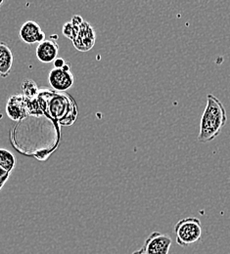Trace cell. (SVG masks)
<instances>
[{
  "label": "cell",
  "instance_id": "obj_9",
  "mask_svg": "<svg viewBox=\"0 0 230 254\" xmlns=\"http://www.w3.org/2000/svg\"><path fill=\"white\" fill-rule=\"evenodd\" d=\"M59 45L51 39H45L36 47V58L39 62L44 64L53 63L58 56Z\"/></svg>",
  "mask_w": 230,
  "mask_h": 254
},
{
  "label": "cell",
  "instance_id": "obj_6",
  "mask_svg": "<svg viewBox=\"0 0 230 254\" xmlns=\"http://www.w3.org/2000/svg\"><path fill=\"white\" fill-rule=\"evenodd\" d=\"M172 244L171 238L160 232H153L145 241L142 251L146 254H168Z\"/></svg>",
  "mask_w": 230,
  "mask_h": 254
},
{
  "label": "cell",
  "instance_id": "obj_5",
  "mask_svg": "<svg viewBox=\"0 0 230 254\" xmlns=\"http://www.w3.org/2000/svg\"><path fill=\"white\" fill-rule=\"evenodd\" d=\"M48 81L51 87L58 92H65L70 89L75 82L71 66L66 64L62 68H52L48 75Z\"/></svg>",
  "mask_w": 230,
  "mask_h": 254
},
{
  "label": "cell",
  "instance_id": "obj_1",
  "mask_svg": "<svg viewBox=\"0 0 230 254\" xmlns=\"http://www.w3.org/2000/svg\"><path fill=\"white\" fill-rule=\"evenodd\" d=\"M37 100L42 114L59 127H71L76 122L77 107L72 96L43 88L39 89Z\"/></svg>",
  "mask_w": 230,
  "mask_h": 254
},
{
  "label": "cell",
  "instance_id": "obj_13",
  "mask_svg": "<svg viewBox=\"0 0 230 254\" xmlns=\"http://www.w3.org/2000/svg\"><path fill=\"white\" fill-rule=\"evenodd\" d=\"M54 68H62L65 64H66V62H65V60L64 59H62V58H57L54 62Z\"/></svg>",
  "mask_w": 230,
  "mask_h": 254
},
{
  "label": "cell",
  "instance_id": "obj_10",
  "mask_svg": "<svg viewBox=\"0 0 230 254\" xmlns=\"http://www.w3.org/2000/svg\"><path fill=\"white\" fill-rule=\"evenodd\" d=\"M13 53L9 46L3 42L0 41V76L1 77H7L10 72L13 65Z\"/></svg>",
  "mask_w": 230,
  "mask_h": 254
},
{
  "label": "cell",
  "instance_id": "obj_11",
  "mask_svg": "<svg viewBox=\"0 0 230 254\" xmlns=\"http://www.w3.org/2000/svg\"><path fill=\"white\" fill-rule=\"evenodd\" d=\"M22 90H23V96L26 101L28 102L37 101L39 89L33 80L31 79L25 80L22 84Z\"/></svg>",
  "mask_w": 230,
  "mask_h": 254
},
{
  "label": "cell",
  "instance_id": "obj_15",
  "mask_svg": "<svg viewBox=\"0 0 230 254\" xmlns=\"http://www.w3.org/2000/svg\"><path fill=\"white\" fill-rule=\"evenodd\" d=\"M4 185H5V183H1V184H0V190L2 189V187H3Z\"/></svg>",
  "mask_w": 230,
  "mask_h": 254
},
{
  "label": "cell",
  "instance_id": "obj_2",
  "mask_svg": "<svg viewBox=\"0 0 230 254\" xmlns=\"http://www.w3.org/2000/svg\"><path fill=\"white\" fill-rule=\"evenodd\" d=\"M228 121L224 104L214 95L207 96V106L201 118L198 141L208 143L217 138Z\"/></svg>",
  "mask_w": 230,
  "mask_h": 254
},
{
  "label": "cell",
  "instance_id": "obj_17",
  "mask_svg": "<svg viewBox=\"0 0 230 254\" xmlns=\"http://www.w3.org/2000/svg\"><path fill=\"white\" fill-rule=\"evenodd\" d=\"M1 183H6V182H0V184H1Z\"/></svg>",
  "mask_w": 230,
  "mask_h": 254
},
{
  "label": "cell",
  "instance_id": "obj_4",
  "mask_svg": "<svg viewBox=\"0 0 230 254\" xmlns=\"http://www.w3.org/2000/svg\"><path fill=\"white\" fill-rule=\"evenodd\" d=\"M175 242L178 246L186 248L202 238V224L197 217H187L179 220L174 226Z\"/></svg>",
  "mask_w": 230,
  "mask_h": 254
},
{
  "label": "cell",
  "instance_id": "obj_12",
  "mask_svg": "<svg viewBox=\"0 0 230 254\" xmlns=\"http://www.w3.org/2000/svg\"><path fill=\"white\" fill-rule=\"evenodd\" d=\"M16 165L14 155L5 149H0V167L5 171L11 173Z\"/></svg>",
  "mask_w": 230,
  "mask_h": 254
},
{
  "label": "cell",
  "instance_id": "obj_16",
  "mask_svg": "<svg viewBox=\"0 0 230 254\" xmlns=\"http://www.w3.org/2000/svg\"><path fill=\"white\" fill-rule=\"evenodd\" d=\"M3 4V1L2 0H0V5H2Z\"/></svg>",
  "mask_w": 230,
  "mask_h": 254
},
{
  "label": "cell",
  "instance_id": "obj_3",
  "mask_svg": "<svg viewBox=\"0 0 230 254\" xmlns=\"http://www.w3.org/2000/svg\"><path fill=\"white\" fill-rule=\"evenodd\" d=\"M62 31L67 38L72 40L75 48L80 52L91 50L95 44L94 29L78 15H75L71 22L66 23Z\"/></svg>",
  "mask_w": 230,
  "mask_h": 254
},
{
  "label": "cell",
  "instance_id": "obj_14",
  "mask_svg": "<svg viewBox=\"0 0 230 254\" xmlns=\"http://www.w3.org/2000/svg\"><path fill=\"white\" fill-rule=\"evenodd\" d=\"M132 254H146L142 250H139V251H136V252H134Z\"/></svg>",
  "mask_w": 230,
  "mask_h": 254
},
{
  "label": "cell",
  "instance_id": "obj_8",
  "mask_svg": "<svg viewBox=\"0 0 230 254\" xmlns=\"http://www.w3.org/2000/svg\"><path fill=\"white\" fill-rule=\"evenodd\" d=\"M20 37L27 44L40 43L45 40V33L41 27L34 21H27L20 30Z\"/></svg>",
  "mask_w": 230,
  "mask_h": 254
},
{
  "label": "cell",
  "instance_id": "obj_7",
  "mask_svg": "<svg viewBox=\"0 0 230 254\" xmlns=\"http://www.w3.org/2000/svg\"><path fill=\"white\" fill-rule=\"evenodd\" d=\"M6 114L10 120L19 123L29 117V112L23 94H16L8 99L6 105Z\"/></svg>",
  "mask_w": 230,
  "mask_h": 254
}]
</instances>
